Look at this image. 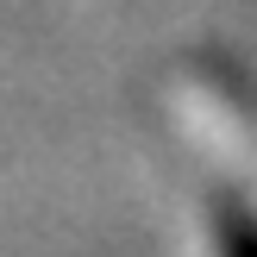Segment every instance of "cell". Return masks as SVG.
Listing matches in <instances>:
<instances>
[{
  "label": "cell",
  "mask_w": 257,
  "mask_h": 257,
  "mask_svg": "<svg viewBox=\"0 0 257 257\" xmlns=\"http://www.w3.org/2000/svg\"><path fill=\"white\" fill-rule=\"evenodd\" d=\"M213 232H220V257H257V213L238 195L213 201Z\"/></svg>",
  "instance_id": "cell-1"
}]
</instances>
